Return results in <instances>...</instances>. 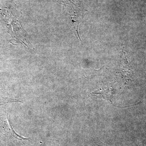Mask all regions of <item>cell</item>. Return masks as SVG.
Segmentation results:
<instances>
[{
    "instance_id": "1",
    "label": "cell",
    "mask_w": 146,
    "mask_h": 146,
    "mask_svg": "<svg viewBox=\"0 0 146 146\" xmlns=\"http://www.w3.org/2000/svg\"><path fill=\"white\" fill-rule=\"evenodd\" d=\"M91 146H110L104 143H102L101 141L98 140H95L93 141L91 144Z\"/></svg>"
},
{
    "instance_id": "2",
    "label": "cell",
    "mask_w": 146,
    "mask_h": 146,
    "mask_svg": "<svg viewBox=\"0 0 146 146\" xmlns=\"http://www.w3.org/2000/svg\"><path fill=\"white\" fill-rule=\"evenodd\" d=\"M145 146H146V144H145Z\"/></svg>"
}]
</instances>
